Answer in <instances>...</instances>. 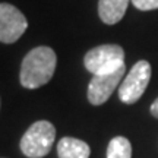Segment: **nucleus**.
Masks as SVG:
<instances>
[{
	"instance_id": "f257e3e1",
	"label": "nucleus",
	"mask_w": 158,
	"mask_h": 158,
	"mask_svg": "<svg viewBox=\"0 0 158 158\" xmlns=\"http://www.w3.org/2000/svg\"><path fill=\"white\" fill-rule=\"evenodd\" d=\"M57 64V56L54 50L45 45L35 47L23 57L21 64V85L35 89L48 84L54 75Z\"/></svg>"
},
{
	"instance_id": "f03ea898",
	"label": "nucleus",
	"mask_w": 158,
	"mask_h": 158,
	"mask_svg": "<svg viewBox=\"0 0 158 158\" xmlns=\"http://www.w3.org/2000/svg\"><path fill=\"white\" fill-rule=\"evenodd\" d=\"M56 139V129L47 120L31 124L21 139V151L25 157L43 158L51 151Z\"/></svg>"
},
{
	"instance_id": "7ed1b4c3",
	"label": "nucleus",
	"mask_w": 158,
	"mask_h": 158,
	"mask_svg": "<svg viewBox=\"0 0 158 158\" xmlns=\"http://www.w3.org/2000/svg\"><path fill=\"white\" fill-rule=\"evenodd\" d=\"M84 64L92 75L111 73L124 66V50L117 44L98 45L85 54Z\"/></svg>"
},
{
	"instance_id": "20e7f679",
	"label": "nucleus",
	"mask_w": 158,
	"mask_h": 158,
	"mask_svg": "<svg viewBox=\"0 0 158 158\" xmlns=\"http://www.w3.org/2000/svg\"><path fill=\"white\" fill-rule=\"evenodd\" d=\"M151 79V64L147 60H139L133 64L126 78L118 86V98L124 104H135L147 89Z\"/></svg>"
},
{
	"instance_id": "39448f33",
	"label": "nucleus",
	"mask_w": 158,
	"mask_h": 158,
	"mask_svg": "<svg viewBox=\"0 0 158 158\" xmlns=\"http://www.w3.org/2000/svg\"><path fill=\"white\" fill-rule=\"evenodd\" d=\"M27 28L28 21L22 12L10 3H0V43H15Z\"/></svg>"
},
{
	"instance_id": "423d86ee",
	"label": "nucleus",
	"mask_w": 158,
	"mask_h": 158,
	"mask_svg": "<svg viewBox=\"0 0 158 158\" xmlns=\"http://www.w3.org/2000/svg\"><path fill=\"white\" fill-rule=\"evenodd\" d=\"M126 66L118 68L111 73L94 75L88 85V100L92 106H101L111 97L113 91L120 86Z\"/></svg>"
},
{
	"instance_id": "0eeeda50",
	"label": "nucleus",
	"mask_w": 158,
	"mask_h": 158,
	"mask_svg": "<svg viewBox=\"0 0 158 158\" xmlns=\"http://www.w3.org/2000/svg\"><path fill=\"white\" fill-rule=\"evenodd\" d=\"M130 0H98V15L107 25H114L122 21L127 10Z\"/></svg>"
},
{
	"instance_id": "6e6552de",
	"label": "nucleus",
	"mask_w": 158,
	"mask_h": 158,
	"mask_svg": "<svg viewBox=\"0 0 158 158\" xmlns=\"http://www.w3.org/2000/svg\"><path fill=\"white\" fill-rule=\"evenodd\" d=\"M57 155L59 158H89L91 148L81 139L64 136L57 143Z\"/></svg>"
},
{
	"instance_id": "1a4fd4ad",
	"label": "nucleus",
	"mask_w": 158,
	"mask_h": 158,
	"mask_svg": "<svg viewBox=\"0 0 158 158\" xmlns=\"http://www.w3.org/2000/svg\"><path fill=\"white\" fill-rule=\"evenodd\" d=\"M107 158H132V143L124 136H116L108 142Z\"/></svg>"
},
{
	"instance_id": "9d476101",
	"label": "nucleus",
	"mask_w": 158,
	"mask_h": 158,
	"mask_svg": "<svg viewBox=\"0 0 158 158\" xmlns=\"http://www.w3.org/2000/svg\"><path fill=\"white\" fill-rule=\"evenodd\" d=\"M130 2L139 10H154V9H158V0H130Z\"/></svg>"
},
{
	"instance_id": "9b49d317",
	"label": "nucleus",
	"mask_w": 158,
	"mask_h": 158,
	"mask_svg": "<svg viewBox=\"0 0 158 158\" xmlns=\"http://www.w3.org/2000/svg\"><path fill=\"white\" fill-rule=\"evenodd\" d=\"M151 114H152L154 117L158 118V98L151 104Z\"/></svg>"
}]
</instances>
